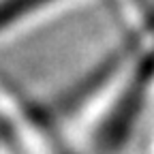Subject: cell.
<instances>
[{
  "mask_svg": "<svg viewBox=\"0 0 154 154\" xmlns=\"http://www.w3.org/2000/svg\"><path fill=\"white\" fill-rule=\"evenodd\" d=\"M66 0H0V34L22 26Z\"/></svg>",
  "mask_w": 154,
  "mask_h": 154,
  "instance_id": "1",
  "label": "cell"
}]
</instances>
